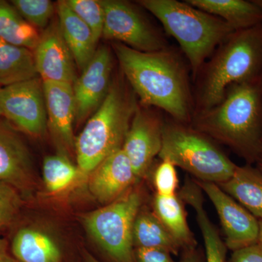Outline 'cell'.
<instances>
[{"instance_id":"obj_28","label":"cell","mask_w":262,"mask_h":262,"mask_svg":"<svg viewBox=\"0 0 262 262\" xmlns=\"http://www.w3.org/2000/svg\"><path fill=\"white\" fill-rule=\"evenodd\" d=\"M74 13L91 29L96 42L102 37L104 10L101 0H65Z\"/></svg>"},{"instance_id":"obj_9","label":"cell","mask_w":262,"mask_h":262,"mask_svg":"<svg viewBox=\"0 0 262 262\" xmlns=\"http://www.w3.org/2000/svg\"><path fill=\"white\" fill-rule=\"evenodd\" d=\"M2 116L19 130L34 137L44 135L48 127L43 81L39 77L0 90Z\"/></svg>"},{"instance_id":"obj_27","label":"cell","mask_w":262,"mask_h":262,"mask_svg":"<svg viewBox=\"0 0 262 262\" xmlns=\"http://www.w3.org/2000/svg\"><path fill=\"white\" fill-rule=\"evenodd\" d=\"M19 14L37 29L45 30L56 12V4L50 0H13Z\"/></svg>"},{"instance_id":"obj_17","label":"cell","mask_w":262,"mask_h":262,"mask_svg":"<svg viewBox=\"0 0 262 262\" xmlns=\"http://www.w3.org/2000/svg\"><path fill=\"white\" fill-rule=\"evenodd\" d=\"M56 13L62 36L77 70L82 72L94 58L98 42L89 27L69 8L65 0L56 3Z\"/></svg>"},{"instance_id":"obj_26","label":"cell","mask_w":262,"mask_h":262,"mask_svg":"<svg viewBox=\"0 0 262 262\" xmlns=\"http://www.w3.org/2000/svg\"><path fill=\"white\" fill-rule=\"evenodd\" d=\"M82 174L78 167L63 155H51L43 161V181L46 189L51 193L65 190Z\"/></svg>"},{"instance_id":"obj_30","label":"cell","mask_w":262,"mask_h":262,"mask_svg":"<svg viewBox=\"0 0 262 262\" xmlns=\"http://www.w3.org/2000/svg\"><path fill=\"white\" fill-rule=\"evenodd\" d=\"M134 256L136 262H175L170 253L158 248H137Z\"/></svg>"},{"instance_id":"obj_33","label":"cell","mask_w":262,"mask_h":262,"mask_svg":"<svg viewBox=\"0 0 262 262\" xmlns=\"http://www.w3.org/2000/svg\"><path fill=\"white\" fill-rule=\"evenodd\" d=\"M17 208L18 207L14 206H5L0 208V229L8 225L13 220L16 213Z\"/></svg>"},{"instance_id":"obj_14","label":"cell","mask_w":262,"mask_h":262,"mask_svg":"<svg viewBox=\"0 0 262 262\" xmlns=\"http://www.w3.org/2000/svg\"><path fill=\"white\" fill-rule=\"evenodd\" d=\"M0 182L18 192H27L34 184L28 147L10 125L0 121Z\"/></svg>"},{"instance_id":"obj_6","label":"cell","mask_w":262,"mask_h":262,"mask_svg":"<svg viewBox=\"0 0 262 262\" xmlns=\"http://www.w3.org/2000/svg\"><path fill=\"white\" fill-rule=\"evenodd\" d=\"M159 157L189 172L200 182L216 184L227 182L237 167L208 136L177 121L164 123Z\"/></svg>"},{"instance_id":"obj_5","label":"cell","mask_w":262,"mask_h":262,"mask_svg":"<svg viewBox=\"0 0 262 262\" xmlns=\"http://www.w3.org/2000/svg\"><path fill=\"white\" fill-rule=\"evenodd\" d=\"M135 97L121 80L112 82L108 94L75 138L77 167L91 174L103 160L121 149L136 108Z\"/></svg>"},{"instance_id":"obj_38","label":"cell","mask_w":262,"mask_h":262,"mask_svg":"<svg viewBox=\"0 0 262 262\" xmlns=\"http://www.w3.org/2000/svg\"><path fill=\"white\" fill-rule=\"evenodd\" d=\"M258 164H259L260 168H261L262 170V157L258 160Z\"/></svg>"},{"instance_id":"obj_22","label":"cell","mask_w":262,"mask_h":262,"mask_svg":"<svg viewBox=\"0 0 262 262\" xmlns=\"http://www.w3.org/2000/svg\"><path fill=\"white\" fill-rule=\"evenodd\" d=\"M37 77L34 52L0 39V87L20 83Z\"/></svg>"},{"instance_id":"obj_12","label":"cell","mask_w":262,"mask_h":262,"mask_svg":"<svg viewBox=\"0 0 262 262\" xmlns=\"http://www.w3.org/2000/svg\"><path fill=\"white\" fill-rule=\"evenodd\" d=\"M113 56L110 48H98L94 58L73 84L76 122L80 123L97 110L108 94Z\"/></svg>"},{"instance_id":"obj_23","label":"cell","mask_w":262,"mask_h":262,"mask_svg":"<svg viewBox=\"0 0 262 262\" xmlns=\"http://www.w3.org/2000/svg\"><path fill=\"white\" fill-rule=\"evenodd\" d=\"M153 205L155 214L181 247L192 248L195 241L188 226L182 200L176 194L163 196L157 194Z\"/></svg>"},{"instance_id":"obj_35","label":"cell","mask_w":262,"mask_h":262,"mask_svg":"<svg viewBox=\"0 0 262 262\" xmlns=\"http://www.w3.org/2000/svg\"><path fill=\"white\" fill-rule=\"evenodd\" d=\"M84 259H85L86 262H100L94 256L88 252L84 253ZM182 262H201V259L199 255L196 254L193 251H190L184 256Z\"/></svg>"},{"instance_id":"obj_16","label":"cell","mask_w":262,"mask_h":262,"mask_svg":"<svg viewBox=\"0 0 262 262\" xmlns=\"http://www.w3.org/2000/svg\"><path fill=\"white\" fill-rule=\"evenodd\" d=\"M48 127L58 142L67 149H75L74 123L76 106L73 84L43 82Z\"/></svg>"},{"instance_id":"obj_11","label":"cell","mask_w":262,"mask_h":262,"mask_svg":"<svg viewBox=\"0 0 262 262\" xmlns=\"http://www.w3.org/2000/svg\"><path fill=\"white\" fill-rule=\"evenodd\" d=\"M164 122L157 114L138 106L122 149L138 179L145 175L163 144Z\"/></svg>"},{"instance_id":"obj_7","label":"cell","mask_w":262,"mask_h":262,"mask_svg":"<svg viewBox=\"0 0 262 262\" xmlns=\"http://www.w3.org/2000/svg\"><path fill=\"white\" fill-rule=\"evenodd\" d=\"M138 191L125 193L84 216L90 235L115 262H135L133 229L141 205Z\"/></svg>"},{"instance_id":"obj_1","label":"cell","mask_w":262,"mask_h":262,"mask_svg":"<svg viewBox=\"0 0 262 262\" xmlns=\"http://www.w3.org/2000/svg\"><path fill=\"white\" fill-rule=\"evenodd\" d=\"M122 74L144 106L163 110L175 121L186 123L194 115L187 68L169 48L145 53L114 43Z\"/></svg>"},{"instance_id":"obj_15","label":"cell","mask_w":262,"mask_h":262,"mask_svg":"<svg viewBox=\"0 0 262 262\" xmlns=\"http://www.w3.org/2000/svg\"><path fill=\"white\" fill-rule=\"evenodd\" d=\"M138 178L123 150L108 156L90 174V192L107 205L125 194Z\"/></svg>"},{"instance_id":"obj_21","label":"cell","mask_w":262,"mask_h":262,"mask_svg":"<svg viewBox=\"0 0 262 262\" xmlns=\"http://www.w3.org/2000/svg\"><path fill=\"white\" fill-rule=\"evenodd\" d=\"M181 199L194 208L205 248L206 262H225L227 246L210 219L204 206L201 189L196 183L188 182L181 191Z\"/></svg>"},{"instance_id":"obj_2","label":"cell","mask_w":262,"mask_h":262,"mask_svg":"<svg viewBox=\"0 0 262 262\" xmlns=\"http://www.w3.org/2000/svg\"><path fill=\"white\" fill-rule=\"evenodd\" d=\"M194 128L246 158L262 157V76L232 84L222 101L194 115Z\"/></svg>"},{"instance_id":"obj_10","label":"cell","mask_w":262,"mask_h":262,"mask_svg":"<svg viewBox=\"0 0 262 262\" xmlns=\"http://www.w3.org/2000/svg\"><path fill=\"white\" fill-rule=\"evenodd\" d=\"M211 200L225 234V245L237 251L257 244L259 225L254 215L214 183L196 182Z\"/></svg>"},{"instance_id":"obj_36","label":"cell","mask_w":262,"mask_h":262,"mask_svg":"<svg viewBox=\"0 0 262 262\" xmlns=\"http://www.w3.org/2000/svg\"><path fill=\"white\" fill-rule=\"evenodd\" d=\"M258 225H259V229H258V237L256 244L262 249V220L258 222Z\"/></svg>"},{"instance_id":"obj_39","label":"cell","mask_w":262,"mask_h":262,"mask_svg":"<svg viewBox=\"0 0 262 262\" xmlns=\"http://www.w3.org/2000/svg\"><path fill=\"white\" fill-rule=\"evenodd\" d=\"M0 90H1V87H0ZM0 116H2V115H1V111H0Z\"/></svg>"},{"instance_id":"obj_18","label":"cell","mask_w":262,"mask_h":262,"mask_svg":"<svg viewBox=\"0 0 262 262\" xmlns=\"http://www.w3.org/2000/svg\"><path fill=\"white\" fill-rule=\"evenodd\" d=\"M186 2L198 9L222 19L234 31L251 28L262 23V9L253 0H187Z\"/></svg>"},{"instance_id":"obj_29","label":"cell","mask_w":262,"mask_h":262,"mask_svg":"<svg viewBox=\"0 0 262 262\" xmlns=\"http://www.w3.org/2000/svg\"><path fill=\"white\" fill-rule=\"evenodd\" d=\"M176 165L167 160H162L154 174V184L157 194L163 196L176 194L178 187Z\"/></svg>"},{"instance_id":"obj_37","label":"cell","mask_w":262,"mask_h":262,"mask_svg":"<svg viewBox=\"0 0 262 262\" xmlns=\"http://www.w3.org/2000/svg\"><path fill=\"white\" fill-rule=\"evenodd\" d=\"M262 9V0H253Z\"/></svg>"},{"instance_id":"obj_8","label":"cell","mask_w":262,"mask_h":262,"mask_svg":"<svg viewBox=\"0 0 262 262\" xmlns=\"http://www.w3.org/2000/svg\"><path fill=\"white\" fill-rule=\"evenodd\" d=\"M101 2L104 10L103 38L145 53L168 48L163 34L134 5L121 0Z\"/></svg>"},{"instance_id":"obj_3","label":"cell","mask_w":262,"mask_h":262,"mask_svg":"<svg viewBox=\"0 0 262 262\" xmlns=\"http://www.w3.org/2000/svg\"><path fill=\"white\" fill-rule=\"evenodd\" d=\"M194 115L225 98L232 84L262 76V23L236 31L221 43L198 73Z\"/></svg>"},{"instance_id":"obj_34","label":"cell","mask_w":262,"mask_h":262,"mask_svg":"<svg viewBox=\"0 0 262 262\" xmlns=\"http://www.w3.org/2000/svg\"><path fill=\"white\" fill-rule=\"evenodd\" d=\"M0 262H20L10 254L8 243L3 238H0Z\"/></svg>"},{"instance_id":"obj_32","label":"cell","mask_w":262,"mask_h":262,"mask_svg":"<svg viewBox=\"0 0 262 262\" xmlns=\"http://www.w3.org/2000/svg\"><path fill=\"white\" fill-rule=\"evenodd\" d=\"M20 198L18 191L11 186L0 182V208L5 206L18 207Z\"/></svg>"},{"instance_id":"obj_13","label":"cell","mask_w":262,"mask_h":262,"mask_svg":"<svg viewBox=\"0 0 262 262\" xmlns=\"http://www.w3.org/2000/svg\"><path fill=\"white\" fill-rule=\"evenodd\" d=\"M33 52L38 76L43 82L73 84L77 80V66L58 21L45 29Z\"/></svg>"},{"instance_id":"obj_24","label":"cell","mask_w":262,"mask_h":262,"mask_svg":"<svg viewBox=\"0 0 262 262\" xmlns=\"http://www.w3.org/2000/svg\"><path fill=\"white\" fill-rule=\"evenodd\" d=\"M134 246L137 248H158L178 254L181 247L168 229L154 213H138L133 229Z\"/></svg>"},{"instance_id":"obj_25","label":"cell","mask_w":262,"mask_h":262,"mask_svg":"<svg viewBox=\"0 0 262 262\" xmlns=\"http://www.w3.org/2000/svg\"><path fill=\"white\" fill-rule=\"evenodd\" d=\"M40 34L19 14L11 3L0 0V39L34 51Z\"/></svg>"},{"instance_id":"obj_19","label":"cell","mask_w":262,"mask_h":262,"mask_svg":"<svg viewBox=\"0 0 262 262\" xmlns=\"http://www.w3.org/2000/svg\"><path fill=\"white\" fill-rule=\"evenodd\" d=\"M218 185L251 214L262 220L261 172L250 166H237L232 177Z\"/></svg>"},{"instance_id":"obj_4","label":"cell","mask_w":262,"mask_h":262,"mask_svg":"<svg viewBox=\"0 0 262 262\" xmlns=\"http://www.w3.org/2000/svg\"><path fill=\"white\" fill-rule=\"evenodd\" d=\"M143 8L158 19L178 42L194 77L215 49L236 32L222 19L177 0H141Z\"/></svg>"},{"instance_id":"obj_31","label":"cell","mask_w":262,"mask_h":262,"mask_svg":"<svg viewBox=\"0 0 262 262\" xmlns=\"http://www.w3.org/2000/svg\"><path fill=\"white\" fill-rule=\"evenodd\" d=\"M229 262H262V249L257 244L234 251Z\"/></svg>"},{"instance_id":"obj_20","label":"cell","mask_w":262,"mask_h":262,"mask_svg":"<svg viewBox=\"0 0 262 262\" xmlns=\"http://www.w3.org/2000/svg\"><path fill=\"white\" fill-rule=\"evenodd\" d=\"M12 252L20 262H61V253L50 236L38 229H19L12 243Z\"/></svg>"}]
</instances>
